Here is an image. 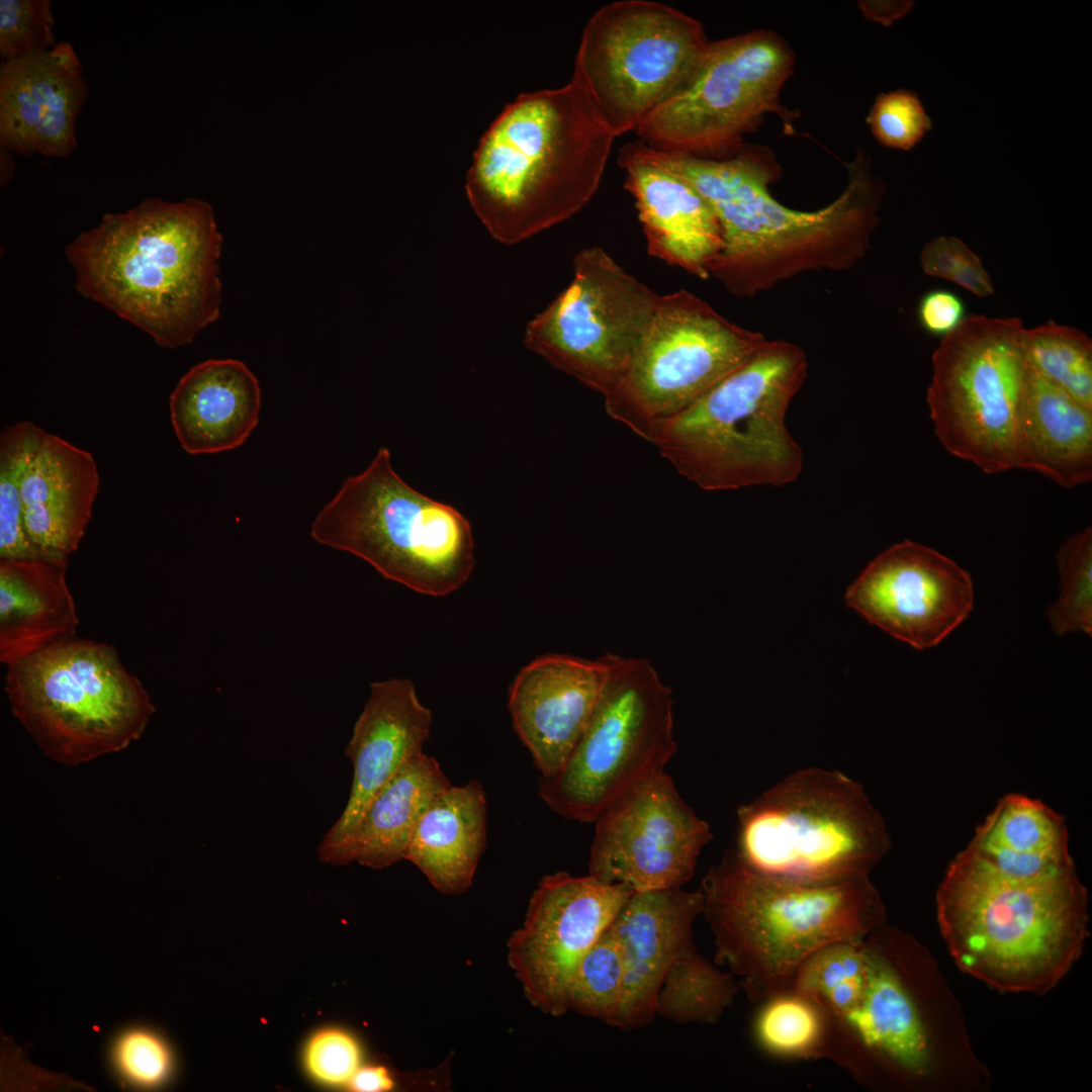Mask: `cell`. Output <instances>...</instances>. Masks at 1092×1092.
Segmentation results:
<instances>
[{
	"instance_id": "1",
	"label": "cell",
	"mask_w": 1092,
	"mask_h": 1092,
	"mask_svg": "<svg viewBox=\"0 0 1092 1092\" xmlns=\"http://www.w3.org/2000/svg\"><path fill=\"white\" fill-rule=\"evenodd\" d=\"M640 146L687 180L714 210L723 248L710 277L736 297L753 296L809 271L850 269L871 248L886 187L861 150L846 164L847 184L840 195L823 208L802 211L769 192L780 169L768 151L743 149L719 160Z\"/></svg>"
},
{
	"instance_id": "2",
	"label": "cell",
	"mask_w": 1092,
	"mask_h": 1092,
	"mask_svg": "<svg viewBox=\"0 0 1092 1092\" xmlns=\"http://www.w3.org/2000/svg\"><path fill=\"white\" fill-rule=\"evenodd\" d=\"M221 248L209 203L152 197L105 214L66 254L81 295L176 349L220 314Z\"/></svg>"
},
{
	"instance_id": "3",
	"label": "cell",
	"mask_w": 1092,
	"mask_h": 1092,
	"mask_svg": "<svg viewBox=\"0 0 1092 1092\" xmlns=\"http://www.w3.org/2000/svg\"><path fill=\"white\" fill-rule=\"evenodd\" d=\"M616 135L571 80L520 94L482 135L465 184L496 241L514 245L579 211L597 192Z\"/></svg>"
},
{
	"instance_id": "4",
	"label": "cell",
	"mask_w": 1092,
	"mask_h": 1092,
	"mask_svg": "<svg viewBox=\"0 0 1092 1092\" xmlns=\"http://www.w3.org/2000/svg\"><path fill=\"white\" fill-rule=\"evenodd\" d=\"M936 915L957 966L1004 992L1051 990L1079 959L1088 936V895L1074 867L1017 879L969 846L944 874Z\"/></svg>"
},
{
	"instance_id": "5",
	"label": "cell",
	"mask_w": 1092,
	"mask_h": 1092,
	"mask_svg": "<svg viewBox=\"0 0 1092 1092\" xmlns=\"http://www.w3.org/2000/svg\"><path fill=\"white\" fill-rule=\"evenodd\" d=\"M700 889L716 962L727 965L749 1000L759 1003L792 989L817 951L862 940L885 919L869 877L836 884L790 881L753 870L735 849L709 869Z\"/></svg>"
},
{
	"instance_id": "6",
	"label": "cell",
	"mask_w": 1092,
	"mask_h": 1092,
	"mask_svg": "<svg viewBox=\"0 0 1092 1092\" xmlns=\"http://www.w3.org/2000/svg\"><path fill=\"white\" fill-rule=\"evenodd\" d=\"M804 351L765 343L693 404L658 427L650 443L678 474L707 491L797 479L803 452L786 425L807 377Z\"/></svg>"
},
{
	"instance_id": "7",
	"label": "cell",
	"mask_w": 1092,
	"mask_h": 1092,
	"mask_svg": "<svg viewBox=\"0 0 1092 1092\" xmlns=\"http://www.w3.org/2000/svg\"><path fill=\"white\" fill-rule=\"evenodd\" d=\"M310 534L363 559L384 578L432 597L461 587L475 566L469 521L406 483L385 447L343 482L315 516Z\"/></svg>"
},
{
	"instance_id": "8",
	"label": "cell",
	"mask_w": 1092,
	"mask_h": 1092,
	"mask_svg": "<svg viewBox=\"0 0 1092 1092\" xmlns=\"http://www.w3.org/2000/svg\"><path fill=\"white\" fill-rule=\"evenodd\" d=\"M738 855L753 870L806 884L863 877L891 847L863 787L838 770L797 769L737 809Z\"/></svg>"
},
{
	"instance_id": "9",
	"label": "cell",
	"mask_w": 1092,
	"mask_h": 1092,
	"mask_svg": "<svg viewBox=\"0 0 1092 1092\" xmlns=\"http://www.w3.org/2000/svg\"><path fill=\"white\" fill-rule=\"evenodd\" d=\"M12 715L42 753L78 766L139 740L156 707L108 643L60 642L6 667Z\"/></svg>"
},
{
	"instance_id": "10",
	"label": "cell",
	"mask_w": 1092,
	"mask_h": 1092,
	"mask_svg": "<svg viewBox=\"0 0 1092 1092\" xmlns=\"http://www.w3.org/2000/svg\"><path fill=\"white\" fill-rule=\"evenodd\" d=\"M1018 317L970 314L932 354L927 403L952 455L988 474L1018 469L1030 367Z\"/></svg>"
},
{
	"instance_id": "11",
	"label": "cell",
	"mask_w": 1092,
	"mask_h": 1092,
	"mask_svg": "<svg viewBox=\"0 0 1092 1092\" xmlns=\"http://www.w3.org/2000/svg\"><path fill=\"white\" fill-rule=\"evenodd\" d=\"M605 686L578 743L538 794L567 820L595 823L618 798L663 770L676 751L672 691L648 659L602 655Z\"/></svg>"
},
{
	"instance_id": "12",
	"label": "cell",
	"mask_w": 1092,
	"mask_h": 1092,
	"mask_svg": "<svg viewBox=\"0 0 1092 1092\" xmlns=\"http://www.w3.org/2000/svg\"><path fill=\"white\" fill-rule=\"evenodd\" d=\"M709 42L697 19L669 5L615 1L586 22L571 81L617 138L681 85Z\"/></svg>"
},
{
	"instance_id": "13",
	"label": "cell",
	"mask_w": 1092,
	"mask_h": 1092,
	"mask_svg": "<svg viewBox=\"0 0 1092 1092\" xmlns=\"http://www.w3.org/2000/svg\"><path fill=\"white\" fill-rule=\"evenodd\" d=\"M795 55L770 30L710 41L681 85L636 128L648 147L698 157L740 150L743 136L769 113L793 132L795 114L781 104Z\"/></svg>"
},
{
	"instance_id": "14",
	"label": "cell",
	"mask_w": 1092,
	"mask_h": 1092,
	"mask_svg": "<svg viewBox=\"0 0 1092 1092\" xmlns=\"http://www.w3.org/2000/svg\"><path fill=\"white\" fill-rule=\"evenodd\" d=\"M765 341L688 290L660 295L624 374L603 396L606 413L651 442L659 426L740 367Z\"/></svg>"
},
{
	"instance_id": "15",
	"label": "cell",
	"mask_w": 1092,
	"mask_h": 1092,
	"mask_svg": "<svg viewBox=\"0 0 1092 1092\" xmlns=\"http://www.w3.org/2000/svg\"><path fill=\"white\" fill-rule=\"evenodd\" d=\"M659 297L603 248H584L569 284L526 325L524 344L604 396L624 374Z\"/></svg>"
},
{
	"instance_id": "16",
	"label": "cell",
	"mask_w": 1092,
	"mask_h": 1092,
	"mask_svg": "<svg viewBox=\"0 0 1092 1092\" xmlns=\"http://www.w3.org/2000/svg\"><path fill=\"white\" fill-rule=\"evenodd\" d=\"M595 824L588 875L634 892L680 888L713 838L664 769L623 794Z\"/></svg>"
},
{
	"instance_id": "17",
	"label": "cell",
	"mask_w": 1092,
	"mask_h": 1092,
	"mask_svg": "<svg viewBox=\"0 0 1092 1092\" xmlns=\"http://www.w3.org/2000/svg\"><path fill=\"white\" fill-rule=\"evenodd\" d=\"M634 891L587 875L545 876L529 901L523 925L508 942V961L527 999L542 1012L568 1011L575 970Z\"/></svg>"
},
{
	"instance_id": "18",
	"label": "cell",
	"mask_w": 1092,
	"mask_h": 1092,
	"mask_svg": "<svg viewBox=\"0 0 1092 1092\" xmlns=\"http://www.w3.org/2000/svg\"><path fill=\"white\" fill-rule=\"evenodd\" d=\"M870 623L914 648L937 645L970 615V574L952 559L913 541L878 555L846 593Z\"/></svg>"
},
{
	"instance_id": "19",
	"label": "cell",
	"mask_w": 1092,
	"mask_h": 1092,
	"mask_svg": "<svg viewBox=\"0 0 1092 1092\" xmlns=\"http://www.w3.org/2000/svg\"><path fill=\"white\" fill-rule=\"evenodd\" d=\"M866 968L821 1006L830 1029L827 1059L860 1077L871 1057L910 1075L928 1064L927 1036L897 966L864 938Z\"/></svg>"
},
{
	"instance_id": "20",
	"label": "cell",
	"mask_w": 1092,
	"mask_h": 1092,
	"mask_svg": "<svg viewBox=\"0 0 1092 1092\" xmlns=\"http://www.w3.org/2000/svg\"><path fill=\"white\" fill-rule=\"evenodd\" d=\"M88 94L79 57L70 42L3 61L1 149L22 156H69L77 146V119Z\"/></svg>"
},
{
	"instance_id": "21",
	"label": "cell",
	"mask_w": 1092,
	"mask_h": 1092,
	"mask_svg": "<svg viewBox=\"0 0 1092 1092\" xmlns=\"http://www.w3.org/2000/svg\"><path fill=\"white\" fill-rule=\"evenodd\" d=\"M431 725L432 712L420 702L412 680L390 678L370 685L345 750L353 766L349 798L318 844L321 861L330 864L372 799L423 752Z\"/></svg>"
},
{
	"instance_id": "22",
	"label": "cell",
	"mask_w": 1092,
	"mask_h": 1092,
	"mask_svg": "<svg viewBox=\"0 0 1092 1092\" xmlns=\"http://www.w3.org/2000/svg\"><path fill=\"white\" fill-rule=\"evenodd\" d=\"M607 677L603 656H539L514 679L509 709L514 728L541 778L556 775L584 733Z\"/></svg>"
},
{
	"instance_id": "23",
	"label": "cell",
	"mask_w": 1092,
	"mask_h": 1092,
	"mask_svg": "<svg viewBox=\"0 0 1092 1092\" xmlns=\"http://www.w3.org/2000/svg\"><path fill=\"white\" fill-rule=\"evenodd\" d=\"M701 889L633 892L611 923L619 942L623 989L614 1027L637 1029L656 1016L664 976L693 940L692 926L703 913Z\"/></svg>"
},
{
	"instance_id": "24",
	"label": "cell",
	"mask_w": 1092,
	"mask_h": 1092,
	"mask_svg": "<svg viewBox=\"0 0 1092 1092\" xmlns=\"http://www.w3.org/2000/svg\"><path fill=\"white\" fill-rule=\"evenodd\" d=\"M625 187L635 200L648 254L701 279L723 248L719 220L707 200L682 177L642 151L639 143L621 149Z\"/></svg>"
},
{
	"instance_id": "25",
	"label": "cell",
	"mask_w": 1092,
	"mask_h": 1092,
	"mask_svg": "<svg viewBox=\"0 0 1092 1092\" xmlns=\"http://www.w3.org/2000/svg\"><path fill=\"white\" fill-rule=\"evenodd\" d=\"M99 482L88 451L44 432L21 479L25 528L41 559L69 563L91 519Z\"/></svg>"
},
{
	"instance_id": "26",
	"label": "cell",
	"mask_w": 1092,
	"mask_h": 1092,
	"mask_svg": "<svg viewBox=\"0 0 1092 1092\" xmlns=\"http://www.w3.org/2000/svg\"><path fill=\"white\" fill-rule=\"evenodd\" d=\"M171 423L189 454H213L242 446L259 422L261 388L242 361L209 359L178 381L169 400Z\"/></svg>"
},
{
	"instance_id": "27",
	"label": "cell",
	"mask_w": 1092,
	"mask_h": 1092,
	"mask_svg": "<svg viewBox=\"0 0 1092 1092\" xmlns=\"http://www.w3.org/2000/svg\"><path fill=\"white\" fill-rule=\"evenodd\" d=\"M67 563L0 559V662L6 667L76 637Z\"/></svg>"
},
{
	"instance_id": "28",
	"label": "cell",
	"mask_w": 1092,
	"mask_h": 1092,
	"mask_svg": "<svg viewBox=\"0 0 1092 1092\" xmlns=\"http://www.w3.org/2000/svg\"><path fill=\"white\" fill-rule=\"evenodd\" d=\"M487 803L482 785L472 780L449 786L420 817L404 859L414 863L439 892L467 891L484 850Z\"/></svg>"
},
{
	"instance_id": "29",
	"label": "cell",
	"mask_w": 1092,
	"mask_h": 1092,
	"mask_svg": "<svg viewBox=\"0 0 1092 1092\" xmlns=\"http://www.w3.org/2000/svg\"><path fill=\"white\" fill-rule=\"evenodd\" d=\"M449 786L437 759L422 752L372 799L330 864L381 870L404 859L420 817Z\"/></svg>"
},
{
	"instance_id": "30",
	"label": "cell",
	"mask_w": 1092,
	"mask_h": 1092,
	"mask_svg": "<svg viewBox=\"0 0 1092 1092\" xmlns=\"http://www.w3.org/2000/svg\"><path fill=\"white\" fill-rule=\"evenodd\" d=\"M1018 469L1036 471L1065 487L1092 479V408L1031 368Z\"/></svg>"
},
{
	"instance_id": "31",
	"label": "cell",
	"mask_w": 1092,
	"mask_h": 1092,
	"mask_svg": "<svg viewBox=\"0 0 1092 1092\" xmlns=\"http://www.w3.org/2000/svg\"><path fill=\"white\" fill-rule=\"evenodd\" d=\"M1002 874L1034 879L1074 867L1063 817L1039 800L1003 797L969 845Z\"/></svg>"
},
{
	"instance_id": "32",
	"label": "cell",
	"mask_w": 1092,
	"mask_h": 1092,
	"mask_svg": "<svg viewBox=\"0 0 1092 1092\" xmlns=\"http://www.w3.org/2000/svg\"><path fill=\"white\" fill-rule=\"evenodd\" d=\"M738 983L702 957L692 941L668 968L656 1015L676 1023H715L732 1004Z\"/></svg>"
},
{
	"instance_id": "33",
	"label": "cell",
	"mask_w": 1092,
	"mask_h": 1092,
	"mask_svg": "<svg viewBox=\"0 0 1092 1092\" xmlns=\"http://www.w3.org/2000/svg\"><path fill=\"white\" fill-rule=\"evenodd\" d=\"M760 1004L753 1035L763 1052L781 1059H827L829 1022L818 1003L790 989Z\"/></svg>"
},
{
	"instance_id": "34",
	"label": "cell",
	"mask_w": 1092,
	"mask_h": 1092,
	"mask_svg": "<svg viewBox=\"0 0 1092 1092\" xmlns=\"http://www.w3.org/2000/svg\"><path fill=\"white\" fill-rule=\"evenodd\" d=\"M1030 368L1092 408V342L1082 331L1054 321L1024 330Z\"/></svg>"
},
{
	"instance_id": "35",
	"label": "cell",
	"mask_w": 1092,
	"mask_h": 1092,
	"mask_svg": "<svg viewBox=\"0 0 1092 1092\" xmlns=\"http://www.w3.org/2000/svg\"><path fill=\"white\" fill-rule=\"evenodd\" d=\"M43 434L25 420L4 428L0 435V559H41L25 528L21 479Z\"/></svg>"
},
{
	"instance_id": "36",
	"label": "cell",
	"mask_w": 1092,
	"mask_h": 1092,
	"mask_svg": "<svg viewBox=\"0 0 1092 1092\" xmlns=\"http://www.w3.org/2000/svg\"><path fill=\"white\" fill-rule=\"evenodd\" d=\"M623 977L620 945L609 926L585 952L575 970L568 990V1011L614 1026L622 997Z\"/></svg>"
},
{
	"instance_id": "37",
	"label": "cell",
	"mask_w": 1092,
	"mask_h": 1092,
	"mask_svg": "<svg viewBox=\"0 0 1092 1092\" xmlns=\"http://www.w3.org/2000/svg\"><path fill=\"white\" fill-rule=\"evenodd\" d=\"M108 1064L117 1083L126 1089L159 1090L176 1071L174 1050L159 1029L134 1024L119 1030L108 1048Z\"/></svg>"
},
{
	"instance_id": "38",
	"label": "cell",
	"mask_w": 1092,
	"mask_h": 1092,
	"mask_svg": "<svg viewBox=\"0 0 1092 1092\" xmlns=\"http://www.w3.org/2000/svg\"><path fill=\"white\" fill-rule=\"evenodd\" d=\"M1060 571V596L1048 618L1059 635L1068 632H1092V530L1091 527L1070 536L1057 553Z\"/></svg>"
},
{
	"instance_id": "39",
	"label": "cell",
	"mask_w": 1092,
	"mask_h": 1092,
	"mask_svg": "<svg viewBox=\"0 0 1092 1092\" xmlns=\"http://www.w3.org/2000/svg\"><path fill=\"white\" fill-rule=\"evenodd\" d=\"M866 121L880 145L901 151H911L932 128L918 95L906 89L880 93Z\"/></svg>"
},
{
	"instance_id": "40",
	"label": "cell",
	"mask_w": 1092,
	"mask_h": 1092,
	"mask_svg": "<svg viewBox=\"0 0 1092 1092\" xmlns=\"http://www.w3.org/2000/svg\"><path fill=\"white\" fill-rule=\"evenodd\" d=\"M50 0H0V54L3 61L56 46Z\"/></svg>"
},
{
	"instance_id": "41",
	"label": "cell",
	"mask_w": 1092,
	"mask_h": 1092,
	"mask_svg": "<svg viewBox=\"0 0 1092 1092\" xmlns=\"http://www.w3.org/2000/svg\"><path fill=\"white\" fill-rule=\"evenodd\" d=\"M920 264L924 274L951 281L979 297L995 292L981 259L959 238L939 236L927 242Z\"/></svg>"
},
{
	"instance_id": "42",
	"label": "cell",
	"mask_w": 1092,
	"mask_h": 1092,
	"mask_svg": "<svg viewBox=\"0 0 1092 1092\" xmlns=\"http://www.w3.org/2000/svg\"><path fill=\"white\" fill-rule=\"evenodd\" d=\"M303 1058L313 1080L327 1086L347 1087L362 1065V1050L350 1032L328 1027L310 1036Z\"/></svg>"
},
{
	"instance_id": "43",
	"label": "cell",
	"mask_w": 1092,
	"mask_h": 1092,
	"mask_svg": "<svg viewBox=\"0 0 1092 1092\" xmlns=\"http://www.w3.org/2000/svg\"><path fill=\"white\" fill-rule=\"evenodd\" d=\"M917 316L925 332L943 338L964 322L967 310L964 300L957 293L934 289L921 297Z\"/></svg>"
},
{
	"instance_id": "44",
	"label": "cell",
	"mask_w": 1092,
	"mask_h": 1092,
	"mask_svg": "<svg viewBox=\"0 0 1092 1092\" xmlns=\"http://www.w3.org/2000/svg\"><path fill=\"white\" fill-rule=\"evenodd\" d=\"M396 1080L393 1073L384 1065H361L347 1087L354 1092H385L394 1089Z\"/></svg>"
},
{
	"instance_id": "45",
	"label": "cell",
	"mask_w": 1092,
	"mask_h": 1092,
	"mask_svg": "<svg viewBox=\"0 0 1092 1092\" xmlns=\"http://www.w3.org/2000/svg\"><path fill=\"white\" fill-rule=\"evenodd\" d=\"M858 6L863 15L872 20L889 26L903 17L913 6L912 1H860Z\"/></svg>"
},
{
	"instance_id": "46",
	"label": "cell",
	"mask_w": 1092,
	"mask_h": 1092,
	"mask_svg": "<svg viewBox=\"0 0 1092 1092\" xmlns=\"http://www.w3.org/2000/svg\"><path fill=\"white\" fill-rule=\"evenodd\" d=\"M864 963H866V962H864ZM862 967H863V966H862ZM862 967H861V968H862ZM859 969H860V968H859ZM859 969H857V970H859ZM857 970H855V971H857ZM853 972H854V971H853ZM853 972H852V973H853ZM852 973H851V974H852ZM851 974H850V975H851ZM847 977H848V976H847ZM845 978H846V977H845ZM845 978H844V979H845ZM842 980H843V979H842ZM840 981H841V980H840ZM838 982H839V981H838ZM838 982H837V983H838ZM835 984H836V983H835ZM835 984H834V985H835ZM831 987H832V986H831ZM829 988H830V987H829ZM829 988H828V989H829ZM825 991H826V990H825ZM825 991H824V992H825ZM824 992H823V993H824ZM823 993H822V994H823ZM822 994H821V995H822ZM817 1000H818V999H817Z\"/></svg>"
}]
</instances>
